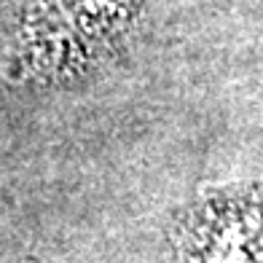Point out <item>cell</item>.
Instances as JSON below:
<instances>
[{"label": "cell", "mask_w": 263, "mask_h": 263, "mask_svg": "<svg viewBox=\"0 0 263 263\" xmlns=\"http://www.w3.org/2000/svg\"><path fill=\"white\" fill-rule=\"evenodd\" d=\"M194 263H263V212L226 210L207 215L191 236Z\"/></svg>", "instance_id": "cell-1"}]
</instances>
